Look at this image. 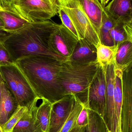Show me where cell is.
Masks as SVG:
<instances>
[{
    "mask_svg": "<svg viewBox=\"0 0 132 132\" xmlns=\"http://www.w3.org/2000/svg\"><path fill=\"white\" fill-rule=\"evenodd\" d=\"M18 102L4 80L2 82L0 100V126L7 121L18 106Z\"/></svg>",
    "mask_w": 132,
    "mask_h": 132,
    "instance_id": "cell-14",
    "label": "cell"
},
{
    "mask_svg": "<svg viewBox=\"0 0 132 132\" xmlns=\"http://www.w3.org/2000/svg\"><path fill=\"white\" fill-rule=\"evenodd\" d=\"M63 63L48 56H32L20 59L14 63L37 97L52 104L66 95L60 80Z\"/></svg>",
    "mask_w": 132,
    "mask_h": 132,
    "instance_id": "cell-2",
    "label": "cell"
},
{
    "mask_svg": "<svg viewBox=\"0 0 132 132\" xmlns=\"http://www.w3.org/2000/svg\"><path fill=\"white\" fill-rule=\"evenodd\" d=\"M3 80L2 77L1 73H0V100H1L2 95V82Z\"/></svg>",
    "mask_w": 132,
    "mask_h": 132,
    "instance_id": "cell-33",
    "label": "cell"
},
{
    "mask_svg": "<svg viewBox=\"0 0 132 132\" xmlns=\"http://www.w3.org/2000/svg\"><path fill=\"white\" fill-rule=\"evenodd\" d=\"M0 73L18 105L29 108L38 97L18 67L15 63L0 66Z\"/></svg>",
    "mask_w": 132,
    "mask_h": 132,
    "instance_id": "cell-4",
    "label": "cell"
},
{
    "mask_svg": "<svg viewBox=\"0 0 132 132\" xmlns=\"http://www.w3.org/2000/svg\"><path fill=\"white\" fill-rule=\"evenodd\" d=\"M40 99L37 97L29 108L38 128L42 132H48L52 104L43 99H41L42 102L39 104Z\"/></svg>",
    "mask_w": 132,
    "mask_h": 132,
    "instance_id": "cell-12",
    "label": "cell"
},
{
    "mask_svg": "<svg viewBox=\"0 0 132 132\" xmlns=\"http://www.w3.org/2000/svg\"><path fill=\"white\" fill-rule=\"evenodd\" d=\"M123 71L115 67L114 114L115 132H121V114L122 105V75Z\"/></svg>",
    "mask_w": 132,
    "mask_h": 132,
    "instance_id": "cell-16",
    "label": "cell"
},
{
    "mask_svg": "<svg viewBox=\"0 0 132 132\" xmlns=\"http://www.w3.org/2000/svg\"><path fill=\"white\" fill-rule=\"evenodd\" d=\"M103 67L106 81V103L104 119L108 132H115L114 114V63Z\"/></svg>",
    "mask_w": 132,
    "mask_h": 132,
    "instance_id": "cell-9",
    "label": "cell"
},
{
    "mask_svg": "<svg viewBox=\"0 0 132 132\" xmlns=\"http://www.w3.org/2000/svg\"><path fill=\"white\" fill-rule=\"evenodd\" d=\"M59 8L58 14L60 18L61 19L62 24L67 28L79 39L76 30L68 15L64 11L63 9L59 7Z\"/></svg>",
    "mask_w": 132,
    "mask_h": 132,
    "instance_id": "cell-26",
    "label": "cell"
},
{
    "mask_svg": "<svg viewBox=\"0 0 132 132\" xmlns=\"http://www.w3.org/2000/svg\"><path fill=\"white\" fill-rule=\"evenodd\" d=\"M73 22L79 39H84L96 47L101 44L99 34L81 6L78 0H55Z\"/></svg>",
    "mask_w": 132,
    "mask_h": 132,
    "instance_id": "cell-5",
    "label": "cell"
},
{
    "mask_svg": "<svg viewBox=\"0 0 132 132\" xmlns=\"http://www.w3.org/2000/svg\"><path fill=\"white\" fill-rule=\"evenodd\" d=\"M28 111V108L18 105L8 120L1 126L2 132H12L18 122Z\"/></svg>",
    "mask_w": 132,
    "mask_h": 132,
    "instance_id": "cell-25",
    "label": "cell"
},
{
    "mask_svg": "<svg viewBox=\"0 0 132 132\" xmlns=\"http://www.w3.org/2000/svg\"><path fill=\"white\" fill-rule=\"evenodd\" d=\"M0 132H2V130L1 127L0 126Z\"/></svg>",
    "mask_w": 132,
    "mask_h": 132,
    "instance_id": "cell-35",
    "label": "cell"
},
{
    "mask_svg": "<svg viewBox=\"0 0 132 132\" xmlns=\"http://www.w3.org/2000/svg\"><path fill=\"white\" fill-rule=\"evenodd\" d=\"M88 109L84 105L77 119L75 125L80 127H87L88 124Z\"/></svg>",
    "mask_w": 132,
    "mask_h": 132,
    "instance_id": "cell-28",
    "label": "cell"
},
{
    "mask_svg": "<svg viewBox=\"0 0 132 132\" xmlns=\"http://www.w3.org/2000/svg\"><path fill=\"white\" fill-rule=\"evenodd\" d=\"M97 48V61L100 65H107L114 63L118 46H108L100 44Z\"/></svg>",
    "mask_w": 132,
    "mask_h": 132,
    "instance_id": "cell-20",
    "label": "cell"
},
{
    "mask_svg": "<svg viewBox=\"0 0 132 132\" xmlns=\"http://www.w3.org/2000/svg\"><path fill=\"white\" fill-rule=\"evenodd\" d=\"M100 64L97 62L83 65L63 63L60 80L66 95H75L84 103L88 88L96 76Z\"/></svg>",
    "mask_w": 132,
    "mask_h": 132,
    "instance_id": "cell-3",
    "label": "cell"
},
{
    "mask_svg": "<svg viewBox=\"0 0 132 132\" xmlns=\"http://www.w3.org/2000/svg\"><path fill=\"white\" fill-rule=\"evenodd\" d=\"M75 102L73 109L59 132H68L75 125L77 119L81 111L83 108V104L75 95Z\"/></svg>",
    "mask_w": 132,
    "mask_h": 132,
    "instance_id": "cell-24",
    "label": "cell"
},
{
    "mask_svg": "<svg viewBox=\"0 0 132 132\" xmlns=\"http://www.w3.org/2000/svg\"><path fill=\"white\" fill-rule=\"evenodd\" d=\"M0 19L4 24L3 30L10 34L19 30L29 22L4 10H0Z\"/></svg>",
    "mask_w": 132,
    "mask_h": 132,
    "instance_id": "cell-19",
    "label": "cell"
},
{
    "mask_svg": "<svg viewBox=\"0 0 132 132\" xmlns=\"http://www.w3.org/2000/svg\"><path fill=\"white\" fill-rule=\"evenodd\" d=\"M15 8L21 18L28 22L50 20L58 14L55 0H17Z\"/></svg>",
    "mask_w": 132,
    "mask_h": 132,
    "instance_id": "cell-6",
    "label": "cell"
},
{
    "mask_svg": "<svg viewBox=\"0 0 132 132\" xmlns=\"http://www.w3.org/2000/svg\"><path fill=\"white\" fill-rule=\"evenodd\" d=\"M16 1L17 0H0V7L4 11L22 18L15 8L14 4Z\"/></svg>",
    "mask_w": 132,
    "mask_h": 132,
    "instance_id": "cell-27",
    "label": "cell"
},
{
    "mask_svg": "<svg viewBox=\"0 0 132 132\" xmlns=\"http://www.w3.org/2000/svg\"><path fill=\"white\" fill-rule=\"evenodd\" d=\"M104 9L115 22H132V0H112Z\"/></svg>",
    "mask_w": 132,
    "mask_h": 132,
    "instance_id": "cell-11",
    "label": "cell"
},
{
    "mask_svg": "<svg viewBox=\"0 0 132 132\" xmlns=\"http://www.w3.org/2000/svg\"><path fill=\"white\" fill-rule=\"evenodd\" d=\"M115 68L124 70L132 64V42H123L118 47L114 59Z\"/></svg>",
    "mask_w": 132,
    "mask_h": 132,
    "instance_id": "cell-17",
    "label": "cell"
},
{
    "mask_svg": "<svg viewBox=\"0 0 132 132\" xmlns=\"http://www.w3.org/2000/svg\"><path fill=\"white\" fill-rule=\"evenodd\" d=\"M83 10L98 32L101 26L104 7L99 0H78Z\"/></svg>",
    "mask_w": 132,
    "mask_h": 132,
    "instance_id": "cell-15",
    "label": "cell"
},
{
    "mask_svg": "<svg viewBox=\"0 0 132 132\" xmlns=\"http://www.w3.org/2000/svg\"><path fill=\"white\" fill-rule=\"evenodd\" d=\"M14 63L5 47L0 43V66L11 65Z\"/></svg>",
    "mask_w": 132,
    "mask_h": 132,
    "instance_id": "cell-29",
    "label": "cell"
},
{
    "mask_svg": "<svg viewBox=\"0 0 132 132\" xmlns=\"http://www.w3.org/2000/svg\"><path fill=\"white\" fill-rule=\"evenodd\" d=\"M88 124L86 132H108L102 117L95 112L88 109Z\"/></svg>",
    "mask_w": 132,
    "mask_h": 132,
    "instance_id": "cell-23",
    "label": "cell"
},
{
    "mask_svg": "<svg viewBox=\"0 0 132 132\" xmlns=\"http://www.w3.org/2000/svg\"><path fill=\"white\" fill-rule=\"evenodd\" d=\"M10 33L6 32L3 29H0V43H1L4 39Z\"/></svg>",
    "mask_w": 132,
    "mask_h": 132,
    "instance_id": "cell-31",
    "label": "cell"
},
{
    "mask_svg": "<svg viewBox=\"0 0 132 132\" xmlns=\"http://www.w3.org/2000/svg\"><path fill=\"white\" fill-rule=\"evenodd\" d=\"M0 10H3V9L1 8V7H0Z\"/></svg>",
    "mask_w": 132,
    "mask_h": 132,
    "instance_id": "cell-36",
    "label": "cell"
},
{
    "mask_svg": "<svg viewBox=\"0 0 132 132\" xmlns=\"http://www.w3.org/2000/svg\"><path fill=\"white\" fill-rule=\"evenodd\" d=\"M22 118L18 122L12 132H42L36 125L29 108Z\"/></svg>",
    "mask_w": 132,
    "mask_h": 132,
    "instance_id": "cell-22",
    "label": "cell"
},
{
    "mask_svg": "<svg viewBox=\"0 0 132 132\" xmlns=\"http://www.w3.org/2000/svg\"><path fill=\"white\" fill-rule=\"evenodd\" d=\"M3 28H4V24L2 21L0 19V29H3Z\"/></svg>",
    "mask_w": 132,
    "mask_h": 132,
    "instance_id": "cell-34",
    "label": "cell"
},
{
    "mask_svg": "<svg viewBox=\"0 0 132 132\" xmlns=\"http://www.w3.org/2000/svg\"><path fill=\"white\" fill-rule=\"evenodd\" d=\"M114 45L118 46L122 43L132 42V22H115L110 31Z\"/></svg>",
    "mask_w": 132,
    "mask_h": 132,
    "instance_id": "cell-18",
    "label": "cell"
},
{
    "mask_svg": "<svg viewBox=\"0 0 132 132\" xmlns=\"http://www.w3.org/2000/svg\"><path fill=\"white\" fill-rule=\"evenodd\" d=\"M77 38L62 24L51 34L49 45L51 50L69 61L78 42Z\"/></svg>",
    "mask_w": 132,
    "mask_h": 132,
    "instance_id": "cell-8",
    "label": "cell"
},
{
    "mask_svg": "<svg viewBox=\"0 0 132 132\" xmlns=\"http://www.w3.org/2000/svg\"><path fill=\"white\" fill-rule=\"evenodd\" d=\"M114 24V21L104 10L102 16L101 26L99 32L100 41L102 45L108 46H114L110 34V31Z\"/></svg>",
    "mask_w": 132,
    "mask_h": 132,
    "instance_id": "cell-21",
    "label": "cell"
},
{
    "mask_svg": "<svg viewBox=\"0 0 132 132\" xmlns=\"http://www.w3.org/2000/svg\"><path fill=\"white\" fill-rule=\"evenodd\" d=\"M69 62L78 65L88 64L97 61L96 46L84 39H80Z\"/></svg>",
    "mask_w": 132,
    "mask_h": 132,
    "instance_id": "cell-13",
    "label": "cell"
},
{
    "mask_svg": "<svg viewBox=\"0 0 132 132\" xmlns=\"http://www.w3.org/2000/svg\"><path fill=\"white\" fill-rule=\"evenodd\" d=\"M59 26L50 20L29 22L6 36L2 43L14 63L32 56H48L65 62L67 60L51 50L49 45L50 37Z\"/></svg>",
    "mask_w": 132,
    "mask_h": 132,
    "instance_id": "cell-1",
    "label": "cell"
},
{
    "mask_svg": "<svg viewBox=\"0 0 132 132\" xmlns=\"http://www.w3.org/2000/svg\"><path fill=\"white\" fill-rule=\"evenodd\" d=\"M109 1L110 0H100V2L102 6L105 7L109 2Z\"/></svg>",
    "mask_w": 132,
    "mask_h": 132,
    "instance_id": "cell-32",
    "label": "cell"
},
{
    "mask_svg": "<svg viewBox=\"0 0 132 132\" xmlns=\"http://www.w3.org/2000/svg\"></svg>",
    "mask_w": 132,
    "mask_h": 132,
    "instance_id": "cell-37",
    "label": "cell"
},
{
    "mask_svg": "<svg viewBox=\"0 0 132 132\" xmlns=\"http://www.w3.org/2000/svg\"><path fill=\"white\" fill-rule=\"evenodd\" d=\"M106 103V81L103 67L98 71L88 88L84 105L104 119Z\"/></svg>",
    "mask_w": 132,
    "mask_h": 132,
    "instance_id": "cell-7",
    "label": "cell"
},
{
    "mask_svg": "<svg viewBox=\"0 0 132 132\" xmlns=\"http://www.w3.org/2000/svg\"><path fill=\"white\" fill-rule=\"evenodd\" d=\"M74 102V95H67L52 104L48 132H60L73 109Z\"/></svg>",
    "mask_w": 132,
    "mask_h": 132,
    "instance_id": "cell-10",
    "label": "cell"
},
{
    "mask_svg": "<svg viewBox=\"0 0 132 132\" xmlns=\"http://www.w3.org/2000/svg\"><path fill=\"white\" fill-rule=\"evenodd\" d=\"M87 127H80L74 125V127L68 132H86Z\"/></svg>",
    "mask_w": 132,
    "mask_h": 132,
    "instance_id": "cell-30",
    "label": "cell"
}]
</instances>
